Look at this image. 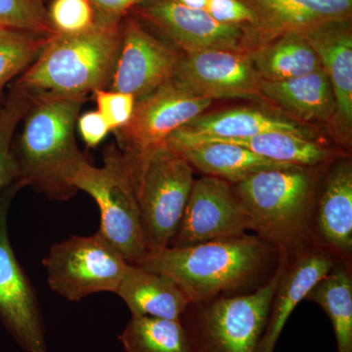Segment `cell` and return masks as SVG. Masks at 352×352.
Masks as SVG:
<instances>
[{
	"label": "cell",
	"instance_id": "obj_1",
	"mask_svg": "<svg viewBox=\"0 0 352 352\" xmlns=\"http://www.w3.org/2000/svg\"><path fill=\"white\" fill-rule=\"evenodd\" d=\"M280 252L258 236L208 241L149 252L133 265L171 278L191 302L250 293L276 270Z\"/></svg>",
	"mask_w": 352,
	"mask_h": 352
},
{
	"label": "cell",
	"instance_id": "obj_2",
	"mask_svg": "<svg viewBox=\"0 0 352 352\" xmlns=\"http://www.w3.org/2000/svg\"><path fill=\"white\" fill-rule=\"evenodd\" d=\"M321 166L261 170L232 184L251 230L288 259L314 245L312 222Z\"/></svg>",
	"mask_w": 352,
	"mask_h": 352
},
{
	"label": "cell",
	"instance_id": "obj_3",
	"mask_svg": "<svg viewBox=\"0 0 352 352\" xmlns=\"http://www.w3.org/2000/svg\"><path fill=\"white\" fill-rule=\"evenodd\" d=\"M122 41V23L100 24L80 34L50 36L14 87L32 98H85L107 88Z\"/></svg>",
	"mask_w": 352,
	"mask_h": 352
},
{
	"label": "cell",
	"instance_id": "obj_4",
	"mask_svg": "<svg viewBox=\"0 0 352 352\" xmlns=\"http://www.w3.org/2000/svg\"><path fill=\"white\" fill-rule=\"evenodd\" d=\"M13 147L23 187L32 186L53 200L65 201L76 191L69 173L85 159L76 145L75 131L85 98L34 97Z\"/></svg>",
	"mask_w": 352,
	"mask_h": 352
},
{
	"label": "cell",
	"instance_id": "obj_5",
	"mask_svg": "<svg viewBox=\"0 0 352 352\" xmlns=\"http://www.w3.org/2000/svg\"><path fill=\"white\" fill-rule=\"evenodd\" d=\"M287 259L280 254L272 276L254 291L190 303L179 318L190 352H254Z\"/></svg>",
	"mask_w": 352,
	"mask_h": 352
},
{
	"label": "cell",
	"instance_id": "obj_6",
	"mask_svg": "<svg viewBox=\"0 0 352 352\" xmlns=\"http://www.w3.org/2000/svg\"><path fill=\"white\" fill-rule=\"evenodd\" d=\"M72 188L87 193L98 205V232L118 250L129 264L149 254L138 199L122 152L110 144L103 154L101 168L82 160L69 173Z\"/></svg>",
	"mask_w": 352,
	"mask_h": 352
},
{
	"label": "cell",
	"instance_id": "obj_7",
	"mask_svg": "<svg viewBox=\"0 0 352 352\" xmlns=\"http://www.w3.org/2000/svg\"><path fill=\"white\" fill-rule=\"evenodd\" d=\"M149 252L170 247L182 222L194 180L191 164L162 146L136 168H127Z\"/></svg>",
	"mask_w": 352,
	"mask_h": 352
},
{
	"label": "cell",
	"instance_id": "obj_8",
	"mask_svg": "<svg viewBox=\"0 0 352 352\" xmlns=\"http://www.w3.org/2000/svg\"><path fill=\"white\" fill-rule=\"evenodd\" d=\"M43 264L48 286L69 302L104 292L116 293L129 266L99 232L69 236L51 245Z\"/></svg>",
	"mask_w": 352,
	"mask_h": 352
},
{
	"label": "cell",
	"instance_id": "obj_9",
	"mask_svg": "<svg viewBox=\"0 0 352 352\" xmlns=\"http://www.w3.org/2000/svg\"><path fill=\"white\" fill-rule=\"evenodd\" d=\"M212 103L173 80L136 101L131 120L113 131L127 168L145 162L173 132L205 113Z\"/></svg>",
	"mask_w": 352,
	"mask_h": 352
},
{
	"label": "cell",
	"instance_id": "obj_10",
	"mask_svg": "<svg viewBox=\"0 0 352 352\" xmlns=\"http://www.w3.org/2000/svg\"><path fill=\"white\" fill-rule=\"evenodd\" d=\"M129 15L182 53H249L256 44L254 34L248 28L221 24L207 11L189 8L177 0H146L134 7Z\"/></svg>",
	"mask_w": 352,
	"mask_h": 352
},
{
	"label": "cell",
	"instance_id": "obj_11",
	"mask_svg": "<svg viewBox=\"0 0 352 352\" xmlns=\"http://www.w3.org/2000/svg\"><path fill=\"white\" fill-rule=\"evenodd\" d=\"M20 182L0 191V320L27 352H47L43 314L36 289L11 245L8 214Z\"/></svg>",
	"mask_w": 352,
	"mask_h": 352
},
{
	"label": "cell",
	"instance_id": "obj_12",
	"mask_svg": "<svg viewBox=\"0 0 352 352\" xmlns=\"http://www.w3.org/2000/svg\"><path fill=\"white\" fill-rule=\"evenodd\" d=\"M182 52L146 29L135 18L122 21V41L108 89L144 98L170 82Z\"/></svg>",
	"mask_w": 352,
	"mask_h": 352
},
{
	"label": "cell",
	"instance_id": "obj_13",
	"mask_svg": "<svg viewBox=\"0 0 352 352\" xmlns=\"http://www.w3.org/2000/svg\"><path fill=\"white\" fill-rule=\"evenodd\" d=\"M249 230L251 221L232 184L221 178L204 176L193 183L182 222L170 247L240 237Z\"/></svg>",
	"mask_w": 352,
	"mask_h": 352
},
{
	"label": "cell",
	"instance_id": "obj_14",
	"mask_svg": "<svg viewBox=\"0 0 352 352\" xmlns=\"http://www.w3.org/2000/svg\"><path fill=\"white\" fill-rule=\"evenodd\" d=\"M173 80L191 94L212 101L261 98V78L249 53L226 50L182 53Z\"/></svg>",
	"mask_w": 352,
	"mask_h": 352
},
{
	"label": "cell",
	"instance_id": "obj_15",
	"mask_svg": "<svg viewBox=\"0 0 352 352\" xmlns=\"http://www.w3.org/2000/svg\"><path fill=\"white\" fill-rule=\"evenodd\" d=\"M340 263L333 254L314 245L286 265L271 300L267 320L254 352H273L287 321L296 305L305 300L322 278Z\"/></svg>",
	"mask_w": 352,
	"mask_h": 352
},
{
	"label": "cell",
	"instance_id": "obj_16",
	"mask_svg": "<svg viewBox=\"0 0 352 352\" xmlns=\"http://www.w3.org/2000/svg\"><path fill=\"white\" fill-rule=\"evenodd\" d=\"M312 237L314 245L340 263L352 261V164L337 162L329 171L315 204Z\"/></svg>",
	"mask_w": 352,
	"mask_h": 352
},
{
	"label": "cell",
	"instance_id": "obj_17",
	"mask_svg": "<svg viewBox=\"0 0 352 352\" xmlns=\"http://www.w3.org/2000/svg\"><path fill=\"white\" fill-rule=\"evenodd\" d=\"M327 74L336 100L331 124L342 142H351L352 129L351 18L333 21L303 32Z\"/></svg>",
	"mask_w": 352,
	"mask_h": 352
},
{
	"label": "cell",
	"instance_id": "obj_18",
	"mask_svg": "<svg viewBox=\"0 0 352 352\" xmlns=\"http://www.w3.org/2000/svg\"><path fill=\"white\" fill-rule=\"evenodd\" d=\"M271 131H288L311 138L307 129L295 120L256 109L238 108L201 113L173 132L164 145L177 150L208 141L250 138Z\"/></svg>",
	"mask_w": 352,
	"mask_h": 352
},
{
	"label": "cell",
	"instance_id": "obj_19",
	"mask_svg": "<svg viewBox=\"0 0 352 352\" xmlns=\"http://www.w3.org/2000/svg\"><path fill=\"white\" fill-rule=\"evenodd\" d=\"M258 16L256 45L287 32L303 34L351 18L352 0H244Z\"/></svg>",
	"mask_w": 352,
	"mask_h": 352
},
{
	"label": "cell",
	"instance_id": "obj_20",
	"mask_svg": "<svg viewBox=\"0 0 352 352\" xmlns=\"http://www.w3.org/2000/svg\"><path fill=\"white\" fill-rule=\"evenodd\" d=\"M259 94L261 98L282 109L298 122L331 124L335 116V96L324 69L277 82L261 80Z\"/></svg>",
	"mask_w": 352,
	"mask_h": 352
},
{
	"label": "cell",
	"instance_id": "obj_21",
	"mask_svg": "<svg viewBox=\"0 0 352 352\" xmlns=\"http://www.w3.org/2000/svg\"><path fill=\"white\" fill-rule=\"evenodd\" d=\"M115 294L126 302L132 317L179 320L191 303L171 278L133 264H129Z\"/></svg>",
	"mask_w": 352,
	"mask_h": 352
},
{
	"label": "cell",
	"instance_id": "obj_22",
	"mask_svg": "<svg viewBox=\"0 0 352 352\" xmlns=\"http://www.w3.org/2000/svg\"><path fill=\"white\" fill-rule=\"evenodd\" d=\"M250 58L259 78L267 82L289 80L323 69L307 38L296 32L280 34L254 45Z\"/></svg>",
	"mask_w": 352,
	"mask_h": 352
},
{
	"label": "cell",
	"instance_id": "obj_23",
	"mask_svg": "<svg viewBox=\"0 0 352 352\" xmlns=\"http://www.w3.org/2000/svg\"><path fill=\"white\" fill-rule=\"evenodd\" d=\"M173 151L182 155L193 170L206 176L221 178L231 184L239 183L258 171L295 166L271 161L241 146L228 143H201Z\"/></svg>",
	"mask_w": 352,
	"mask_h": 352
},
{
	"label": "cell",
	"instance_id": "obj_24",
	"mask_svg": "<svg viewBox=\"0 0 352 352\" xmlns=\"http://www.w3.org/2000/svg\"><path fill=\"white\" fill-rule=\"evenodd\" d=\"M210 142L241 146L271 161L300 166H323L339 155L311 138L282 131H265L250 138L222 139Z\"/></svg>",
	"mask_w": 352,
	"mask_h": 352
},
{
	"label": "cell",
	"instance_id": "obj_25",
	"mask_svg": "<svg viewBox=\"0 0 352 352\" xmlns=\"http://www.w3.org/2000/svg\"><path fill=\"white\" fill-rule=\"evenodd\" d=\"M305 300L317 303L328 314L338 352H352L351 265L338 263L315 285Z\"/></svg>",
	"mask_w": 352,
	"mask_h": 352
},
{
	"label": "cell",
	"instance_id": "obj_26",
	"mask_svg": "<svg viewBox=\"0 0 352 352\" xmlns=\"http://www.w3.org/2000/svg\"><path fill=\"white\" fill-rule=\"evenodd\" d=\"M119 340L124 352H190L180 320L132 317Z\"/></svg>",
	"mask_w": 352,
	"mask_h": 352
},
{
	"label": "cell",
	"instance_id": "obj_27",
	"mask_svg": "<svg viewBox=\"0 0 352 352\" xmlns=\"http://www.w3.org/2000/svg\"><path fill=\"white\" fill-rule=\"evenodd\" d=\"M50 38L0 28V95L7 83L36 61Z\"/></svg>",
	"mask_w": 352,
	"mask_h": 352
},
{
	"label": "cell",
	"instance_id": "obj_28",
	"mask_svg": "<svg viewBox=\"0 0 352 352\" xmlns=\"http://www.w3.org/2000/svg\"><path fill=\"white\" fill-rule=\"evenodd\" d=\"M32 99L20 88L12 87L0 110V191L18 182L19 170L13 152V138Z\"/></svg>",
	"mask_w": 352,
	"mask_h": 352
},
{
	"label": "cell",
	"instance_id": "obj_29",
	"mask_svg": "<svg viewBox=\"0 0 352 352\" xmlns=\"http://www.w3.org/2000/svg\"><path fill=\"white\" fill-rule=\"evenodd\" d=\"M0 28L47 38L57 34L43 0H0Z\"/></svg>",
	"mask_w": 352,
	"mask_h": 352
},
{
	"label": "cell",
	"instance_id": "obj_30",
	"mask_svg": "<svg viewBox=\"0 0 352 352\" xmlns=\"http://www.w3.org/2000/svg\"><path fill=\"white\" fill-rule=\"evenodd\" d=\"M47 11L57 34H80L97 24L96 13L89 0H53Z\"/></svg>",
	"mask_w": 352,
	"mask_h": 352
},
{
	"label": "cell",
	"instance_id": "obj_31",
	"mask_svg": "<svg viewBox=\"0 0 352 352\" xmlns=\"http://www.w3.org/2000/svg\"><path fill=\"white\" fill-rule=\"evenodd\" d=\"M97 111L107 120L112 132L126 126L131 120L136 100L131 94L99 88L94 92Z\"/></svg>",
	"mask_w": 352,
	"mask_h": 352
},
{
	"label": "cell",
	"instance_id": "obj_32",
	"mask_svg": "<svg viewBox=\"0 0 352 352\" xmlns=\"http://www.w3.org/2000/svg\"><path fill=\"white\" fill-rule=\"evenodd\" d=\"M206 11L217 22L248 28L254 36L258 16L244 0H210Z\"/></svg>",
	"mask_w": 352,
	"mask_h": 352
},
{
	"label": "cell",
	"instance_id": "obj_33",
	"mask_svg": "<svg viewBox=\"0 0 352 352\" xmlns=\"http://www.w3.org/2000/svg\"><path fill=\"white\" fill-rule=\"evenodd\" d=\"M76 124L83 142L88 148L97 147L112 131L107 120L99 111H90L78 116Z\"/></svg>",
	"mask_w": 352,
	"mask_h": 352
},
{
	"label": "cell",
	"instance_id": "obj_34",
	"mask_svg": "<svg viewBox=\"0 0 352 352\" xmlns=\"http://www.w3.org/2000/svg\"><path fill=\"white\" fill-rule=\"evenodd\" d=\"M146 0H89L96 13L97 23L120 24L129 12Z\"/></svg>",
	"mask_w": 352,
	"mask_h": 352
},
{
	"label": "cell",
	"instance_id": "obj_35",
	"mask_svg": "<svg viewBox=\"0 0 352 352\" xmlns=\"http://www.w3.org/2000/svg\"><path fill=\"white\" fill-rule=\"evenodd\" d=\"M177 1L189 8L206 10L210 0H177Z\"/></svg>",
	"mask_w": 352,
	"mask_h": 352
}]
</instances>
